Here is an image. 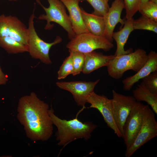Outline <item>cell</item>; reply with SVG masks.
<instances>
[{"instance_id":"obj_1","label":"cell","mask_w":157,"mask_h":157,"mask_svg":"<svg viewBox=\"0 0 157 157\" xmlns=\"http://www.w3.org/2000/svg\"><path fill=\"white\" fill-rule=\"evenodd\" d=\"M48 104L32 92L19 99L17 117L23 126L27 137L33 141H45L51 136L53 124Z\"/></svg>"},{"instance_id":"obj_2","label":"cell","mask_w":157,"mask_h":157,"mask_svg":"<svg viewBox=\"0 0 157 157\" xmlns=\"http://www.w3.org/2000/svg\"><path fill=\"white\" fill-rule=\"evenodd\" d=\"M49 113L53 125L57 129L56 136L58 144L62 146L63 149L78 139L84 138L88 140L97 126L91 122H83L77 117L69 120L62 119L54 114L52 107L49 109Z\"/></svg>"},{"instance_id":"obj_3","label":"cell","mask_w":157,"mask_h":157,"mask_svg":"<svg viewBox=\"0 0 157 157\" xmlns=\"http://www.w3.org/2000/svg\"><path fill=\"white\" fill-rule=\"evenodd\" d=\"M147 57L146 51L140 48L127 54L115 56L106 66L108 74L113 78L119 79L128 70L137 72L145 64Z\"/></svg>"},{"instance_id":"obj_4","label":"cell","mask_w":157,"mask_h":157,"mask_svg":"<svg viewBox=\"0 0 157 157\" xmlns=\"http://www.w3.org/2000/svg\"><path fill=\"white\" fill-rule=\"evenodd\" d=\"M35 17L33 11L30 15L28 21L27 43L28 52L32 58L39 59L46 65H50L52 63L49 56L50 49L52 46L60 43L62 39L58 36L51 43L46 42L42 40L38 36L35 30L34 21Z\"/></svg>"},{"instance_id":"obj_5","label":"cell","mask_w":157,"mask_h":157,"mask_svg":"<svg viewBox=\"0 0 157 157\" xmlns=\"http://www.w3.org/2000/svg\"><path fill=\"white\" fill-rule=\"evenodd\" d=\"M47 0L49 3L48 8L44 6L40 1L37 0L46 13L45 14L40 15L38 19L47 21L44 28L46 30H50L53 28L51 22L58 24L67 32L68 38L71 40L76 35L73 30L69 15L66 13L65 6L60 0Z\"/></svg>"},{"instance_id":"obj_6","label":"cell","mask_w":157,"mask_h":157,"mask_svg":"<svg viewBox=\"0 0 157 157\" xmlns=\"http://www.w3.org/2000/svg\"><path fill=\"white\" fill-rule=\"evenodd\" d=\"M70 40L66 45L69 51H77L84 54L98 49L108 51L114 47L113 42L105 37L90 32L76 35Z\"/></svg>"},{"instance_id":"obj_7","label":"cell","mask_w":157,"mask_h":157,"mask_svg":"<svg viewBox=\"0 0 157 157\" xmlns=\"http://www.w3.org/2000/svg\"><path fill=\"white\" fill-rule=\"evenodd\" d=\"M157 136V122L155 113L148 104L144 115L141 129L133 142L125 153L126 157H130L139 148Z\"/></svg>"},{"instance_id":"obj_8","label":"cell","mask_w":157,"mask_h":157,"mask_svg":"<svg viewBox=\"0 0 157 157\" xmlns=\"http://www.w3.org/2000/svg\"><path fill=\"white\" fill-rule=\"evenodd\" d=\"M147 105L136 101L124 123L122 138L126 149L133 142L141 129Z\"/></svg>"},{"instance_id":"obj_9","label":"cell","mask_w":157,"mask_h":157,"mask_svg":"<svg viewBox=\"0 0 157 157\" xmlns=\"http://www.w3.org/2000/svg\"><path fill=\"white\" fill-rule=\"evenodd\" d=\"M112 94L113 117L122 137L124 124L136 101L133 96L118 93L115 90H112Z\"/></svg>"},{"instance_id":"obj_10","label":"cell","mask_w":157,"mask_h":157,"mask_svg":"<svg viewBox=\"0 0 157 157\" xmlns=\"http://www.w3.org/2000/svg\"><path fill=\"white\" fill-rule=\"evenodd\" d=\"M86 101L90 104L88 108L97 109L102 115L107 126L112 129L119 138H122L113 118L112 99L103 95H98L94 91L88 96Z\"/></svg>"},{"instance_id":"obj_11","label":"cell","mask_w":157,"mask_h":157,"mask_svg":"<svg viewBox=\"0 0 157 157\" xmlns=\"http://www.w3.org/2000/svg\"><path fill=\"white\" fill-rule=\"evenodd\" d=\"M100 80L99 79L94 81L89 82L82 81H58L56 84L59 88L70 92L77 105L84 107L87 103L86 99L88 96L94 91L95 86Z\"/></svg>"},{"instance_id":"obj_12","label":"cell","mask_w":157,"mask_h":157,"mask_svg":"<svg viewBox=\"0 0 157 157\" xmlns=\"http://www.w3.org/2000/svg\"><path fill=\"white\" fill-rule=\"evenodd\" d=\"M124 8L123 0H115L107 12L103 16L105 24L104 36L112 42V35L116 25L119 23L122 26L125 23V20L121 17L122 12Z\"/></svg>"},{"instance_id":"obj_13","label":"cell","mask_w":157,"mask_h":157,"mask_svg":"<svg viewBox=\"0 0 157 157\" xmlns=\"http://www.w3.org/2000/svg\"><path fill=\"white\" fill-rule=\"evenodd\" d=\"M155 71H157V53L151 50L148 54L147 61L142 67L134 75L123 80V90L130 91L135 83Z\"/></svg>"},{"instance_id":"obj_14","label":"cell","mask_w":157,"mask_h":157,"mask_svg":"<svg viewBox=\"0 0 157 157\" xmlns=\"http://www.w3.org/2000/svg\"><path fill=\"white\" fill-rule=\"evenodd\" d=\"M69 13L73 30L76 35L89 32L84 23L79 3L82 0H60Z\"/></svg>"},{"instance_id":"obj_15","label":"cell","mask_w":157,"mask_h":157,"mask_svg":"<svg viewBox=\"0 0 157 157\" xmlns=\"http://www.w3.org/2000/svg\"><path fill=\"white\" fill-rule=\"evenodd\" d=\"M85 62L82 72L88 74L104 66H107L115 55H104L102 53L93 51L85 53Z\"/></svg>"},{"instance_id":"obj_16","label":"cell","mask_w":157,"mask_h":157,"mask_svg":"<svg viewBox=\"0 0 157 157\" xmlns=\"http://www.w3.org/2000/svg\"><path fill=\"white\" fill-rule=\"evenodd\" d=\"M134 19L126 20L124 27L119 31L113 32L112 35L116 44L117 48L115 55L118 56L132 52L131 49L126 50L124 49V46L131 33L134 30L133 22Z\"/></svg>"},{"instance_id":"obj_17","label":"cell","mask_w":157,"mask_h":157,"mask_svg":"<svg viewBox=\"0 0 157 157\" xmlns=\"http://www.w3.org/2000/svg\"><path fill=\"white\" fill-rule=\"evenodd\" d=\"M84 24L88 31L95 35L104 36L105 24L103 16L89 13L81 8Z\"/></svg>"},{"instance_id":"obj_18","label":"cell","mask_w":157,"mask_h":157,"mask_svg":"<svg viewBox=\"0 0 157 157\" xmlns=\"http://www.w3.org/2000/svg\"><path fill=\"white\" fill-rule=\"evenodd\" d=\"M133 93V97L136 101L146 102L157 114V94L150 92L141 83L137 85Z\"/></svg>"},{"instance_id":"obj_19","label":"cell","mask_w":157,"mask_h":157,"mask_svg":"<svg viewBox=\"0 0 157 157\" xmlns=\"http://www.w3.org/2000/svg\"><path fill=\"white\" fill-rule=\"evenodd\" d=\"M0 47L9 54L28 52L27 45L19 42L9 36L0 38Z\"/></svg>"},{"instance_id":"obj_20","label":"cell","mask_w":157,"mask_h":157,"mask_svg":"<svg viewBox=\"0 0 157 157\" xmlns=\"http://www.w3.org/2000/svg\"><path fill=\"white\" fill-rule=\"evenodd\" d=\"M28 35V28L19 19L8 36L19 42L27 45Z\"/></svg>"},{"instance_id":"obj_21","label":"cell","mask_w":157,"mask_h":157,"mask_svg":"<svg viewBox=\"0 0 157 157\" xmlns=\"http://www.w3.org/2000/svg\"><path fill=\"white\" fill-rule=\"evenodd\" d=\"M19 19L11 15H0V38L8 36Z\"/></svg>"},{"instance_id":"obj_22","label":"cell","mask_w":157,"mask_h":157,"mask_svg":"<svg viewBox=\"0 0 157 157\" xmlns=\"http://www.w3.org/2000/svg\"><path fill=\"white\" fill-rule=\"evenodd\" d=\"M138 11L142 15L157 22V3L150 0L141 1Z\"/></svg>"},{"instance_id":"obj_23","label":"cell","mask_w":157,"mask_h":157,"mask_svg":"<svg viewBox=\"0 0 157 157\" xmlns=\"http://www.w3.org/2000/svg\"><path fill=\"white\" fill-rule=\"evenodd\" d=\"M133 26L134 30H147L157 33V22L142 15L138 19H133Z\"/></svg>"},{"instance_id":"obj_24","label":"cell","mask_w":157,"mask_h":157,"mask_svg":"<svg viewBox=\"0 0 157 157\" xmlns=\"http://www.w3.org/2000/svg\"><path fill=\"white\" fill-rule=\"evenodd\" d=\"M69 51L72 59L73 67L72 75L75 76L82 72L85 62V55L77 51Z\"/></svg>"},{"instance_id":"obj_25","label":"cell","mask_w":157,"mask_h":157,"mask_svg":"<svg viewBox=\"0 0 157 157\" xmlns=\"http://www.w3.org/2000/svg\"><path fill=\"white\" fill-rule=\"evenodd\" d=\"M73 67L72 59L69 55L64 60L57 72L58 79L65 78L69 75L72 74Z\"/></svg>"},{"instance_id":"obj_26","label":"cell","mask_w":157,"mask_h":157,"mask_svg":"<svg viewBox=\"0 0 157 157\" xmlns=\"http://www.w3.org/2000/svg\"><path fill=\"white\" fill-rule=\"evenodd\" d=\"M88 2L94 9L93 13L104 16L109 8L108 1L109 0H85Z\"/></svg>"},{"instance_id":"obj_27","label":"cell","mask_w":157,"mask_h":157,"mask_svg":"<svg viewBox=\"0 0 157 157\" xmlns=\"http://www.w3.org/2000/svg\"><path fill=\"white\" fill-rule=\"evenodd\" d=\"M142 79L141 83L150 92L157 94V71L151 73Z\"/></svg>"},{"instance_id":"obj_28","label":"cell","mask_w":157,"mask_h":157,"mask_svg":"<svg viewBox=\"0 0 157 157\" xmlns=\"http://www.w3.org/2000/svg\"><path fill=\"white\" fill-rule=\"evenodd\" d=\"M125 9V17L126 20L133 18L135 13L138 11L142 0H123Z\"/></svg>"},{"instance_id":"obj_29","label":"cell","mask_w":157,"mask_h":157,"mask_svg":"<svg viewBox=\"0 0 157 157\" xmlns=\"http://www.w3.org/2000/svg\"><path fill=\"white\" fill-rule=\"evenodd\" d=\"M8 81L7 75L3 72L0 65V86L6 84Z\"/></svg>"},{"instance_id":"obj_30","label":"cell","mask_w":157,"mask_h":157,"mask_svg":"<svg viewBox=\"0 0 157 157\" xmlns=\"http://www.w3.org/2000/svg\"><path fill=\"white\" fill-rule=\"evenodd\" d=\"M148 0H142L141 1H148Z\"/></svg>"},{"instance_id":"obj_31","label":"cell","mask_w":157,"mask_h":157,"mask_svg":"<svg viewBox=\"0 0 157 157\" xmlns=\"http://www.w3.org/2000/svg\"><path fill=\"white\" fill-rule=\"evenodd\" d=\"M8 0L10 1H16L17 0Z\"/></svg>"}]
</instances>
